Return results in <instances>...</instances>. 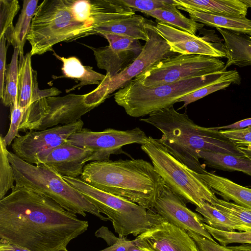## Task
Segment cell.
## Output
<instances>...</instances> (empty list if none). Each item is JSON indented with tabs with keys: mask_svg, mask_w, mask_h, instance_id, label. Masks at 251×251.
<instances>
[{
	"mask_svg": "<svg viewBox=\"0 0 251 251\" xmlns=\"http://www.w3.org/2000/svg\"><path fill=\"white\" fill-rule=\"evenodd\" d=\"M87 221L49 197L16 185L0 200V241L31 251H69Z\"/></svg>",
	"mask_w": 251,
	"mask_h": 251,
	"instance_id": "obj_1",
	"label": "cell"
},
{
	"mask_svg": "<svg viewBox=\"0 0 251 251\" xmlns=\"http://www.w3.org/2000/svg\"><path fill=\"white\" fill-rule=\"evenodd\" d=\"M139 121L159 130L162 133L160 142L177 159L197 173L206 171L199 160V151L246 156L220 131L196 125L186 112H178L173 105Z\"/></svg>",
	"mask_w": 251,
	"mask_h": 251,
	"instance_id": "obj_2",
	"label": "cell"
},
{
	"mask_svg": "<svg viewBox=\"0 0 251 251\" xmlns=\"http://www.w3.org/2000/svg\"><path fill=\"white\" fill-rule=\"evenodd\" d=\"M80 178L147 209L153 208L165 186L152 164L143 159L92 161L84 166Z\"/></svg>",
	"mask_w": 251,
	"mask_h": 251,
	"instance_id": "obj_3",
	"label": "cell"
},
{
	"mask_svg": "<svg viewBox=\"0 0 251 251\" xmlns=\"http://www.w3.org/2000/svg\"><path fill=\"white\" fill-rule=\"evenodd\" d=\"M8 158L13 168L16 185L24 186L52 199L66 210L83 217L89 213L103 221L109 218L98 209L80 192L70 185L55 171L38 162L29 164L8 151Z\"/></svg>",
	"mask_w": 251,
	"mask_h": 251,
	"instance_id": "obj_4",
	"label": "cell"
},
{
	"mask_svg": "<svg viewBox=\"0 0 251 251\" xmlns=\"http://www.w3.org/2000/svg\"><path fill=\"white\" fill-rule=\"evenodd\" d=\"M226 72L151 87L134 78L115 93L114 100L129 116L143 117L173 106L182 97L219 80Z\"/></svg>",
	"mask_w": 251,
	"mask_h": 251,
	"instance_id": "obj_5",
	"label": "cell"
},
{
	"mask_svg": "<svg viewBox=\"0 0 251 251\" xmlns=\"http://www.w3.org/2000/svg\"><path fill=\"white\" fill-rule=\"evenodd\" d=\"M92 34L93 28L75 19L67 0H44L37 7L27 40L32 56L51 50L60 42Z\"/></svg>",
	"mask_w": 251,
	"mask_h": 251,
	"instance_id": "obj_6",
	"label": "cell"
},
{
	"mask_svg": "<svg viewBox=\"0 0 251 251\" xmlns=\"http://www.w3.org/2000/svg\"><path fill=\"white\" fill-rule=\"evenodd\" d=\"M141 149L149 157L165 185L185 202L200 207L204 201L213 205L218 198L196 174L174 156L159 139L148 137Z\"/></svg>",
	"mask_w": 251,
	"mask_h": 251,
	"instance_id": "obj_7",
	"label": "cell"
},
{
	"mask_svg": "<svg viewBox=\"0 0 251 251\" xmlns=\"http://www.w3.org/2000/svg\"><path fill=\"white\" fill-rule=\"evenodd\" d=\"M62 177L80 192L100 213L109 218L119 237L130 234L137 237L150 228L151 225L146 208L98 189L78 177Z\"/></svg>",
	"mask_w": 251,
	"mask_h": 251,
	"instance_id": "obj_8",
	"label": "cell"
},
{
	"mask_svg": "<svg viewBox=\"0 0 251 251\" xmlns=\"http://www.w3.org/2000/svg\"><path fill=\"white\" fill-rule=\"evenodd\" d=\"M100 104L90 93L43 98L32 103L24 113L19 131L42 130L71 124Z\"/></svg>",
	"mask_w": 251,
	"mask_h": 251,
	"instance_id": "obj_9",
	"label": "cell"
},
{
	"mask_svg": "<svg viewBox=\"0 0 251 251\" xmlns=\"http://www.w3.org/2000/svg\"><path fill=\"white\" fill-rule=\"evenodd\" d=\"M224 62L201 54L173 55L160 60L135 78L145 87H156L225 72Z\"/></svg>",
	"mask_w": 251,
	"mask_h": 251,
	"instance_id": "obj_10",
	"label": "cell"
},
{
	"mask_svg": "<svg viewBox=\"0 0 251 251\" xmlns=\"http://www.w3.org/2000/svg\"><path fill=\"white\" fill-rule=\"evenodd\" d=\"M148 137L139 127L132 129L119 130L107 128L102 131H93L82 128L72 134L67 142L79 147L89 149L93 153L87 159L88 161L109 160L112 154L125 153L124 146L137 144H146Z\"/></svg>",
	"mask_w": 251,
	"mask_h": 251,
	"instance_id": "obj_11",
	"label": "cell"
},
{
	"mask_svg": "<svg viewBox=\"0 0 251 251\" xmlns=\"http://www.w3.org/2000/svg\"><path fill=\"white\" fill-rule=\"evenodd\" d=\"M149 39L137 58L122 72L112 77L105 75L104 79L93 91L102 101L116 90L123 88L128 82L144 73L149 68L167 57L176 55L166 41L154 29L151 21H147Z\"/></svg>",
	"mask_w": 251,
	"mask_h": 251,
	"instance_id": "obj_12",
	"label": "cell"
},
{
	"mask_svg": "<svg viewBox=\"0 0 251 251\" xmlns=\"http://www.w3.org/2000/svg\"><path fill=\"white\" fill-rule=\"evenodd\" d=\"M151 227L131 240L143 251H199L187 232L169 223L153 209H147Z\"/></svg>",
	"mask_w": 251,
	"mask_h": 251,
	"instance_id": "obj_13",
	"label": "cell"
},
{
	"mask_svg": "<svg viewBox=\"0 0 251 251\" xmlns=\"http://www.w3.org/2000/svg\"><path fill=\"white\" fill-rule=\"evenodd\" d=\"M83 125L80 119L42 130L29 131L14 139L12 144L13 153L29 164H35L39 153L66 142L72 134L81 129Z\"/></svg>",
	"mask_w": 251,
	"mask_h": 251,
	"instance_id": "obj_14",
	"label": "cell"
},
{
	"mask_svg": "<svg viewBox=\"0 0 251 251\" xmlns=\"http://www.w3.org/2000/svg\"><path fill=\"white\" fill-rule=\"evenodd\" d=\"M182 198L165 185L153 209L168 222L186 231L196 232L215 241L204 227L203 217L190 210Z\"/></svg>",
	"mask_w": 251,
	"mask_h": 251,
	"instance_id": "obj_15",
	"label": "cell"
},
{
	"mask_svg": "<svg viewBox=\"0 0 251 251\" xmlns=\"http://www.w3.org/2000/svg\"><path fill=\"white\" fill-rule=\"evenodd\" d=\"M67 1L75 19L94 30L100 26L135 14V12L122 0Z\"/></svg>",
	"mask_w": 251,
	"mask_h": 251,
	"instance_id": "obj_16",
	"label": "cell"
},
{
	"mask_svg": "<svg viewBox=\"0 0 251 251\" xmlns=\"http://www.w3.org/2000/svg\"><path fill=\"white\" fill-rule=\"evenodd\" d=\"M92 153L91 149L79 147L66 141L39 153L35 164L41 162L61 176L77 178L81 175L85 164Z\"/></svg>",
	"mask_w": 251,
	"mask_h": 251,
	"instance_id": "obj_17",
	"label": "cell"
},
{
	"mask_svg": "<svg viewBox=\"0 0 251 251\" xmlns=\"http://www.w3.org/2000/svg\"><path fill=\"white\" fill-rule=\"evenodd\" d=\"M153 25L155 31L170 46L172 51L180 54H201L218 58L226 57L223 49L201 37L158 22Z\"/></svg>",
	"mask_w": 251,
	"mask_h": 251,
	"instance_id": "obj_18",
	"label": "cell"
},
{
	"mask_svg": "<svg viewBox=\"0 0 251 251\" xmlns=\"http://www.w3.org/2000/svg\"><path fill=\"white\" fill-rule=\"evenodd\" d=\"M19 56L18 99L19 106L24 113L34 102L43 98L55 97L61 91L54 87L40 90L37 80V72L32 67L30 52Z\"/></svg>",
	"mask_w": 251,
	"mask_h": 251,
	"instance_id": "obj_19",
	"label": "cell"
},
{
	"mask_svg": "<svg viewBox=\"0 0 251 251\" xmlns=\"http://www.w3.org/2000/svg\"><path fill=\"white\" fill-rule=\"evenodd\" d=\"M84 45L93 50L98 67L105 70L109 77L115 76L131 64L143 49L127 50L109 45L99 48Z\"/></svg>",
	"mask_w": 251,
	"mask_h": 251,
	"instance_id": "obj_20",
	"label": "cell"
},
{
	"mask_svg": "<svg viewBox=\"0 0 251 251\" xmlns=\"http://www.w3.org/2000/svg\"><path fill=\"white\" fill-rule=\"evenodd\" d=\"M222 36L223 50L226 55L225 69L231 66H251V36L223 28H217Z\"/></svg>",
	"mask_w": 251,
	"mask_h": 251,
	"instance_id": "obj_21",
	"label": "cell"
},
{
	"mask_svg": "<svg viewBox=\"0 0 251 251\" xmlns=\"http://www.w3.org/2000/svg\"><path fill=\"white\" fill-rule=\"evenodd\" d=\"M207 185L224 200H231L236 204L251 208V189L239 185L230 179L207 171L203 174L196 173Z\"/></svg>",
	"mask_w": 251,
	"mask_h": 251,
	"instance_id": "obj_22",
	"label": "cell"
},
{
	"mask_svg": "<svg viewBox=\"0 0 251 251\" xmlns=\"http://www.w3.org/2000/svg\"><path fill=\"white\" fill-rule=\"evenodd\" d=\"M180 6L200 12L245 18L249 6L242 0H174Z\"/></svg>",
	"mask_w": 251,
	"mask_h": 251,
	"instance_id": "obj_23",
	"label": "cell"
},
{
	"mask_svg": "<svg viewBox=\"0 0 251 251\" xmlns=\"http://www.w3.org/2000/svg\"><path fill=\"white\" fill-rule=\"evenodd\" d=\"M177 8L187 12L192 20L200 22L204 25L216 28H223L251 36V20L246 17L238 18L214 15L194 11L180 6H177Z\"/></svg>",
	"mask_w": 251,
	"mask_h": 251,
	"instance_id": "obj_24",
	"label": "cell"
},
{
	"mask_svg": "<svg viewBox=\"0 0 251 251\" xmlns=\"http://www.w3.org/2000/svg\"><path fill=\"white\" fill-rule=\"evenodd\" d=\"M95 34L114 33L131 38L147 41L149 36L147 28V20L140 15L134 14L94 29Z\"/></svg>",
	"mask_w": 251,
	"mask_h": 251,
	"instance_id": "obj_25",
	"label": "cell"
},
{
	"mask_svg": "<svg viewBox=\"0 0 251 251\" xmlns=\"http://www.w3.org/2000/svg\"><path fill=\"white\" fill-rule=\"evenodd\" d=\"M53 54L63 63L62 67L64 75L62 77L76 79L80 81L78 84L74 86L72 88L66 90L68 93L78 88L80 89L84 85L89 84H99L105 77V75L99 73L93 70L92 67L83 65L79 59L75 56L65 58L57 55L54 51Z\"/></svg>",
	"mask_w": 251,
	"mask_h": 251,
	"instance_id": "obj_26",
	"label": "cell"
},
{
	"mask_svg": "<svg viewBox=\"0 0 251 251\" xmlns=\"http://www.w3.org/2000/svg\"><path fill=\"white\" fill-rule=\"evenodd\" d=\"M198 154L209 168L224 171L241 172L251 177V159L247 156L207 151H199Z\"/></svg>",
	"mask_w": 251,
	"mask_h": 251,
	"instance_id": "obj_27",
	"label": "cell"
},
{
	"mask_svg": "<svg viewBox=\"0 0 251 251\" xmlns=\"http://www.w3.org/2000/svg\"><path fill=\"white\" fill-rule=\"evenodd\" d=\"M195 210L203 216L204 223L216 229L226 232L249 231L248 228L229 218L207 202L204 201Z\"/></svg>",
	"mask_w": 251,
	"mask_h": 251,
	"instance_id": "obj_28",
	"label": "cell"
},
{
	"mask_svg": "<svg viewBox=\"0 0 251 251\" xmlns=\"http://www.w3.org/2000/svg\"><path fill=\"white\" fill-rule=\"evenodd\" d=\"M144 14L155 18L158 22L169 25L193 35H195L197 30L204 26L202 24H199L184 16L176 6L169 9H156Z\"/></svg>",
	"mask_w": 251,
	"mask_h": 251,
	"instance_id": "obj_29",
	"label": "cell"
},
{
	"mask_svg": "<svg viewBox=\"0 0 251 251\" xmlns=\"http://www.w3.org/2000/svg\"><path fill=\"white\" fill-rule=\"evenodd\" d=\"M38 0H25L14 29V46L20 54H24V47L29 33L31 21L37 8Z\"/></svg>",
	"mask_w": 251,
	"mask_h": 251,
	"instance_id": "obj_30",
	"label": "cell"
},
{
	"mask_svg": "<svg viewBox=\"0 0 251 251\" xmlns=\"http://www.w3.org/2000/svg\"><path fill=\"white\" fill-rule=\"evenodd\" d=\"M240 83L241 76L236 70L226 71L224 75L219 80L182 97L176 102H183L184 104L181 108L186 107L189 104L210 94L225 89L231 84H240Z\"/></svg>",
	"mask_w": 251,
	"mask_h": 251,
	"instance_id": "obj_31",
	"label": "cell"
},
{
	"mask_svg": "<svg viewBox=\"0 0 251 251\" xmlns=\"http://www.w3.org/2000/svg\"><path fill=\"white\" fill-rule=\"evenodd\" d=\"M18 48H14L10 63L6 66L5 73V85L2 98L3 104L9 106L18 101Z\"/></svg>",
	"mask_w": 251,
	"mask_h": 251,
	"instance_id": "obj_32",
	"label": "cell"
},
{
	"mask_svg": "<svg viewBox=\"0 0 251 251\" xmlns=\"http://www.w3.org/2000/svg\"><path fill=\"white\" fill-rule=\"evenodd\" d=\"M229 218L248 228L251 231V209L234 202L218 199L212 205Z\"/></svg>",
	"mask_w": 251,
	"mask_h": 251,
	"instance_id": "obj_33",
	"label": "cell"
},
{
	"mask_svg": "<svg viewBox=\"0 0 251 251\" xmlns=\"http://www.w3.org/2000/svg\"><path fill=\"white\" fill-rule=\"evenodd\" d=\"M8 151L3 137L0 136V200L12 189L15 181L13 168L8 158Z\"/></svg>",
	"mask_w": 251,
	"mask_h": 251,
	"instance_id": "obj_34",
	"label": "cell"
},
{
	"mask_svg": "<svg viewBox=\"0 0 251 251\" xmlns=\"http://www.w3.org/2000/svg\"><path fill=\"white\" fill-rule=\"evenodd\" d=\"M195 241L199 251H251V244L243 243L238 246H223L196 232L186 231Z\"/></svg>",
	"mask_w": 251,
	"mask_h": 251,
	"instance_id": "obj_35",
	"label": "cell"
},
{
	"mask_svg": "<svg viewBox=\"0 0 251 251\" xmlns=\"http://www.w3.org/2000/svg\"><path fill=\"white\" fill-rule=\"evenodd\" d=\"M207 231L220 244L227 246L231 243L251 244V231L246 232H226L211 227L204 224Z\"/></svg>",
	"mask_w": 251,
	"mask_h": 251,
	"instance_id": "obj_36",
	"label": "cell"
},
{
	"mask_svg": "<svg viewBox=\"0 0 251 251\" xmlns=\"http://www.w3.org/2000/svg\"><path fill=\"white\" fill-rule=\"evenodd\" d=\"M126 5L135 11L142 13L156 9H169L176 6L174 0H122Z\"/></svg>",
	"mask_w": 251,
	"mask_h": 251,
	"instance_id": "obj_37",
	"label": "cell"
},
{
	"mask_svg": "<svg viewBox=\"0 0 251 251\" xmlns=\"http://www.w3.org/2000/svg\"><path fill=\"white\" fill-rule=\"evenodd\" d=\"M20 8L17 0H0V38L9 27L13 25V19Z\"/></svg>",
	"mask_w": 251,
	"mask_h": 251,
	"instance_id": "obj_38",
	"label": "cell"
},
{
	"mask_svg": "<svg viewBox=\"0 0 251 251\" xmlns=\"http://www.w3.org/2000/svg\"><path fill=\"white\" fill-rule=\"evenodd\" d=\"M10 125L9 129L3 137L6 146L11 145L14 139L20 136L19 129L21 125L23 116V111L20 107L18 101L10 106Z\"/></svg>",
	"mask_w": 251,
	"mask_h": 251,
	"instance_id": "obj_39",
	"label": "cell"
},
{
	"mask_svg": "<svg viewBox=\"0 0 251 251\" xmlns=\"http://www.w3.org/2000/svg\"><path fill=\"white\" fill-rule=\"evenodd\" d=\"M220 132L237 147L251 149V126L242 129L220 130Z\"/></svg>",
	"mask_w": 251,
	"mask_h": 251,
	"instance_id": "obj_40",
	"label": "cell"
},
{
	"mask_svg": "<svg viewBox=\"0 0 251 251\" xmlns=\"http://www.w3.org/2000/svg\"><path fill=\"white\" fill-rule=\"evenodd\" d=\"M4 36L0 38V98L1 99L4 88V78L6 70V56L7 46Z\"/></svg>",
	"mask_w": 251,
	"mask_h": 251,
	"instance_id": "obj_41",
	"label": "cell"
},
{
	"mask_svg": "<svg viewBox=\"0 0 251 251\" xmlns=\"http://www.w3.org/2000/svg\"><path fill=\"white\" fill-rule=\"evenodd\" d=\"M95 234L97 237L103 239L109 246L114 245L119 239V237H117L107 227L104 226L98 229Z\"/></svg>",
	"mask_w": 251,
	"mask_h": 251,
	"instance_id": "obj_42",
	"label": "cell"
},
{
	"mask_svg": "<svg viewBox=\"0 0 251 251\" xmlns=\"http://www.w3.org/2000/svg\"><path fill=\"white\" fill-rule=\"evenodd\" d=\"M132 244L131 240L126 237H119V240L115 244L99 251H127Z\"/></svg>",
	"mask_w": 251,
	"mask_h": 251,
	"instance_id": "obj_43",
	"label": "cell"
},
{
	"mask_svg": "<svg viewBox=\"0 0 251 251\" xmlns=\"http://www.w3.org/2000/svg\"><path fill=\"white\" fill-rule=\"evenodd\" d=\"M251 126V118L239 121L232 124L225 126L211 127V129L215 130H219L222 129H237L246 128Z\"/></svg>",
	"mask_w": 251,
	"mask_h": 251,
	"instance_id": "obj_44",
	"label": "cell"
},
{
	"mask_svg": "<svg viewBox=\"0 0 251 251\" xmlns=\"http://www.w3.org/2000/svg\"><path fill=\"white\" fill-rule=\"evenodd\" d=\"M0 245H2L10 251H31L26 248L0 241Z\"/></svg>",
	"mask_w": 251,
	"mask_h": 251,
	"instance_id": "obj_45",
	"label": "cell"
},
{
	"mask_svg": "<svg viewBox=\"0 0 251 251\" xmlns=\"http://www.w3.org/2000/svg\"><path fill=\"white\" fill-rule=\"evenodd\" d=\"M239 148L244 153L246 156L251 159V149L242 147H239Z\"/></svg>",
	"mask_w": 251,
	"mask_h": 251,
	"instance_id": "obj_46",
	"label": "cell"
},
{
	"mask_svg": "<svg viewBox=\"0 0 251 251\" xmlns=\"http://www.w3.org/2000/svg\"><path fill=\"white\" fill-rule=\"evenodd\" d=\"M133 244V243H132ZM127 251H143L142 250L138 248L137 246L134 245L133 244L129 247Z\"/></svg>",
	"mask_w": 251,
	"mask_h": 251,
	"instance_id": "obj_47",
	"label": "cell"
},
{
	"mask_svg": "<svg viewBox=\"0 0 251 251\" xmlns=\"http://www.w3.org/2000/svg\"><path fill=\"white\" fill-rule=\"evenodd\" d=\"M248 6L251 8V0H242Z\"/></svg>",
	"mask_w": 251,
	"mask_h": 251,
	"instance_id": "obj_48",
	"label": "cell"
},
{
	"mask_svg": "<svg viewBox=\"0 0 251 251\" xmlns=\"http://www.w3.org/2000/svg\"><path fill=\"white\" fill-rule=\"evenodd\" d=\"M0 251H10L2 245H0Z\"/></svg>",
	"mask_w": 251,
	"mask_h": 251,
	"instance_id": "obj_49",
	"label": "cell"
},
{
	"mask_svg": "<svg viewBox=\"0 0 251 251\" xmlns=\"http://www.w3.org/2000/svg\"></svg>",
	"mask_w": 251,
	"mask_h": 251,
	"instance_id": "obj_50",
	"label": "cell"
}]
</instances>
